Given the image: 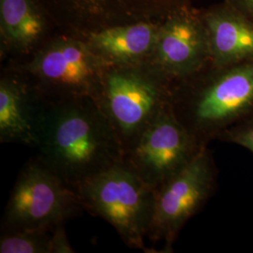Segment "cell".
Instances as JSON below:
<instances>
[{"label":"cell","mask_w":253,"mask_h":253,"mask_svg":"<svg viewBox=\"0 0 253 253\" xmlns=\"http://www.w3.org/2000/svg\"><path fill=\"white\" fill-rule=\"evenodd\" d=\"M163 74L150 62L109 65L103 74L97 100L124 151L172 102L159 78Z\"/></svg>","instance_id":"obj_2"},{"label":"cell","mask_w":253,"mask_h":253,"mask_svg":"<svg viewBox=\"0 0 253 253\" xmlns=\"http://www.w3.org/2000/svg\"><path fill=\"white\" fill-rule=\"evenodd\" d=\"M1 253H52L49 230L9 231L0 240Z\"/></svg>","instance_id":"obj_15"},{"label":"cell","mask_w":253,"mask_h":253,"mask_svg":"<svg viewBox=\"0 0 253 253\" xmlns=\"http://www.w3.org/2000/svg\"><path fill=\"white\" fill-rule=\"evenodd\" d=\"M208 56L206 28L191 17L180 15L160 27L149 62L166 75L185 76L198 71Z\"/></svg>","instance_id":"obj_9"},{"label":"cell","mask_w":253,"mask_h":253,"mask_svg":"<svg viewBox=\"0 0 253 253\" xmlns=\"http://www.w3.org/2000/svg\"><path fill=\"white\" fill-rule=\"evenodd\" d=\"M80 206L76 192L37 160L21 172L5 210L4 223L9 231L50 230Z\"/></svg>","instance_id":"obj_6"},{"label":"cell","mask_w":253,"mask_h":253,"mask_svg":"<svg viewBox=\"0 0 253 253\" xmlns=\"http://www.w3.org/2000/svg\"><path fill=\"white\" fill-rule=\"evenodd\" d=\"M227 137L231 142L243 146L253 153V121L232 130Z\"/></svg>","instance_id":"obj_16"},{"label":"cell","mask_w":253,"mask_h":253,"mask_svg":"<svg viewBox=\"0 0 253 253\" xmlns=\"http://www.w3.org/2000/svg\"><path fill=\"white\" fill-rule=\"evenodd\" d=\"M165 0H66L72 9L86 18L110 20L138 19L146 21L148 12Z\"/></svg>","instance_id":"obj_14"},{"label":"cell","mask_w":253,"mask_h":253,"mask_svg":"<svg viewBox=\"0 0 253 253\" xmlns=\"http://www.w3.org/2000/svg\"><path fill=\"white\" fill-rule=\"evenodd\" d=\"M201 146L168 104L124 153V162L156 190L190 163Z\"/></svg>","instance_id":"obj_5"},{"label":"cell","mask_w":253,"mask_h":253,"mask_svg":"<svg viewBox=\"0 0 253 253\" xmlns=\"http://www.w3.org/2000/svg\"><path fill=\"white\" fill-rule=\"evenodd\" d=\"M209 54L218 67L253 60V25L228 13L207 18Z\"/></svg>","instance_id":"obj_12"},{"label":"cell","mask_w":253,"mask_h":253,"mask_svg":"<svg viewBox=\"0 0 253 253\" xmlns=\"http://www.w3.org/2000/svg\"><path fill=\"white\" fill-rule=\"evenodd\" d=\"M74 253L66 232L62 227V223L54 227L52 233V253Z\"/></svg>","instance_id":"obj_17"},{"label":"cell","mask_w":253,"mask_h":253,"mask_svg":"<svg viewBox=\"0 0 253 253\" xmlns=\"http://www.w3.org/2000/svg\"><path fill=\"white\" fill-rule=\"evenodd\" d=\"M190 124L196 133H212L253 109V61L220 75L197 93L188 105Z\"/></svg>","instance_id":"obj_8"},{"label":"cell","mask_w":253,"mask_h":253,"mask_svg":"<svg viewBox=\"0 0 253 253\" xmlns=\"http://www.w3.org/2000/svg\"><path fill=\"white\" fill-rule=\"evenodd\" d=\"M108 66L87 42L61 39L41 50L24 69L39 81L37 92L44 100L58 101L98 100Z\"/></svg>","instance_id":"obj_4"},{"label":"cell","mask_w":253,"mask_h":253,"mask_svg":"<svg viewBox=\"0 0 253 253\" xmlns=\"http://www.w3.org/2000/svg\"><path fill=\"white\" fill-rule=\"evenodd\" d=\"M45 100L16 79L0 82V139L36 147Z\"/></svg>","instance_id":"obj_10"},{"label":"cell","mask_w":253,"mask_h":253,"mask_svg":"<svg viewBox=\"0 0 253 253\" xmlns=\"http://www.w3.org/2000/svg\"><path fill=\"white\" fill-rule=\"evenodd\" d=\"M39 161L73 191L124 160L115 127L91 97L45 100L38 130Z\"/></svg>","instance_id":"obj_1"},{"label":"cell","mask_w":253,"mask_h":253,"mask_svg":"<svg viewBox=\"0 0 253 253\" xmlns=\"http://www.w3.org/2000/svg\"><path fill=\"white\" fill-rule=\"evenodd\" d=\"M75 192L82 206L103 217L127 246L146 250L155 190L124 161L85 182Z\"/></svg>","instance_id":"obj_3"},{"label":"cell","mask_w":253,"mask_h":253,"mask_svg":"<svg viewBox=\"0 0 253 253\" xmlns=\"http://www.w3.org/2000/svg\"><path fill=\"white\" fill-rule=\"evenodd\" d=\"M242 1L244 2L246 7L253 13V0H242Z\"/></svg>","instance_id":"obj_18"},{"label":"cell","mask_w":253,"mask_h":253,"mask_svg":"<svg viewBox=\"0 0 253 253\" xmlns=\"http://www.w3.org/2000/svg\"><path fill=\"white\" fill-rule=\"evenodd\" d=\"M160 27L153 22L116 25L91 31L87 42L108 65L149 62Z\"/></svg>","instance_id":"obj_11"},{"label":"cell","mask_w":253,"mask_h":253,"mask_svg":"<svg viewBox=\"0 0 253 253\" xmlns=\"http://www.w3.org/2000/svg\"><path fill=\"white\" fill-rule=\"evenodd\" d=\"M213 184V171L206 147L180 172L155 190L153 217L147 237L171 244L183 225L208 199Z\"/></svg>","instance_id":"obj_7"},{"label":"cell","mask_w":253,"mask_h":253,"mask_svg":"<svg viewBox=\"0 0 253 253\" xmlns=\"http://www.w3.org/2000/svg\"><path fill=\"white\" fill-rule=\"evenodd\" d=\"M0 23L5 44L16 51H27L44 30L32 0H0Z\"/></svg>","instance_id":"obj_13"}]
</instances>
